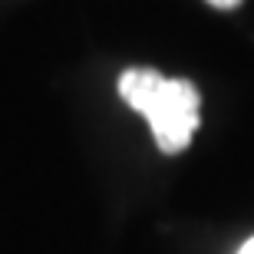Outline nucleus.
Returning <instances> with one entry per match:
<instances>
[{"mask_svg": "<svg viewBox=\"0 0 254 254\" xmlns=\"http://www.w3.org/2000/svg\"><path fill=\"white\" fill-rule=\"evenodd\" d=\"M211 7H221V10H231V7H238L241 0H208Z\"/></svg>", "mask_w": 254, "mask_h": 254, "instance_id": "f03ea898", "label": "nucleus"}, {"mask_svg": "<svg viewBox=\"0 0 254 254\" xmlns=\"http://www.w3.org/2000/svg\"><path fill=\"white\" fill-rule=\"evenodd\" d=\"M119 96L149 119L155 145L165 155H179L191 145V135L201 119V96L189 79H169L159 69L132 66L119 76Z\"/></svg>", "mask_w": 254, "mask_h": 254, "instance_id": "f257e3e1", "label": "nucleus"}, {"mask_svg": "<svg viewBox=\"0 0 254 254\" xmlns=\"http://www.w3.org/2000/svg\"><path fill=\"white\" fill-rule=\"evenodd\" d=\"M238 254H254V238H248L245 245H241V251H238Z\"/></svg>", "mask_w": 254, "mask_h": 254, "instance_id": "7ed1b4c3", "label": "nucleus"}]
</instances>
